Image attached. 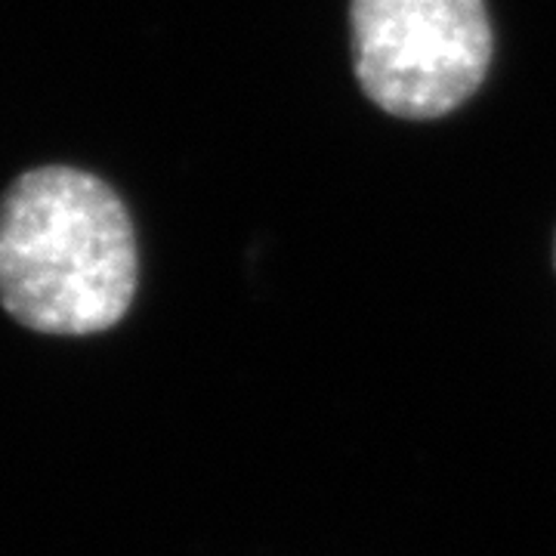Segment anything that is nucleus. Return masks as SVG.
<instances>
[{
	"label": "nucleus",
	"mask_w": 556,
	"mask_h": 556,
	"mask_svg": "<svg viewBox=\"0 0 556 556\" xmlns=\"http://www.w3.org/2000/svg\"><path fill=\"white\" fill-rule=\"evenodd\" d=\"M130 211L90 170L31 167L0 199V306L38 334L115 328L137 298Z\"/></svg>",
	"instance_id": "f257e3e1"
},
{
	"label": "nucleus",
	"mask_w": 556,
	"mask_h": 556,
	"mask_svg": "<svg viewBox=\"0 0 556 556\" xmlns=\"http://www.w3.org/2000/svg\"><path fill=\"white\" fill-rule=\"evenodd\" d=\"M350 31L362 93L405 121L452 115L495 53L485 0H350Z\"/></svg>",
	"instance_id": "f03ea898"
},
{
	"label": "nucleus",
	"mask_w": 556,
	"mask_h": 556,
	"mask_svg": "<svg viewBox=\"0 0 556 556\" xmlns=\"http://www.w3.org/2000/svg\"><path fill=\"white\" fill-rule=\"evenodd\" d=\"M554 266H556V236H554Z\"/></svg>",
	"instance_id": "7ed1b4c3"
}]
</instances>
